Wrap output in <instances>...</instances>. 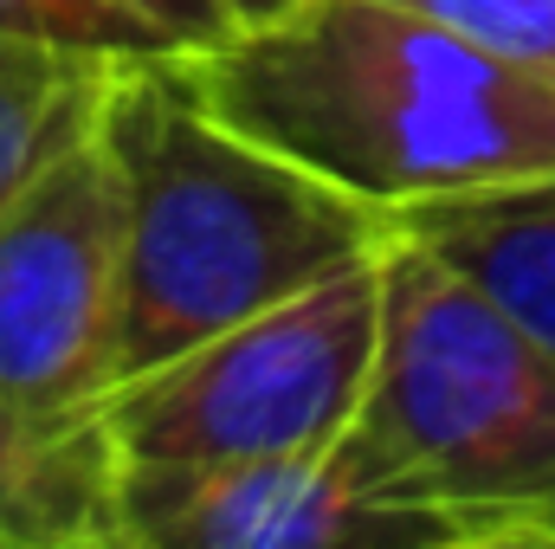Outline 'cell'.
<instances>
[{"mask_svg":"<svg viewBox=\"0 0 555 549\" xmlns=\"http://www.w3.org/2000/svg\"><path fill=\"white\" fill-rule=\"evenodd\" d=\"M188 65L227 124L388 214L555 175V85L401 0H304Z\"/></svg>","mask_w":555,"mask_h":549,"instance_id":"1","label":"cell"},{"mask_svg":"<svg viewBox=\"0 0 555 549\" xmlns=\"http://www.w3.org/2000/svg\"><path fill=\"white\" fill-rule=\"evenodd\" d=\"M98 137L124 181L117 382L382 253L395 233L388 207L227 124L201 98L188 52L124 59Z\"/></svg>","mask_w":555,"mask_h":549,"instance_id":"2","label":"cell"},{"mask_svg":"<svg viewBox=\"0 0 555 549\" xmlns=\"http://www.w3.org/2000/svg\"><path fill=\"white\" fill-rule=\"evenodd\" d=\"M349 446L452 549L555 544V349L401 227L382 240V343Z\"/></svg>","mask_w":555,"mask_h":549,"instance_id":"3","label":"cell"},{"mask_svg":"<svg viewBox=\"0 0 555 549\" xmlns=\"http://www.w3.org/2000/svg\"><path fill=\"white\" fill-rule=\"evenodd\" d=\"M382 343V253L317 278L104 395L124 459L323 452L369 395Z\"/></svg>","mask_w":555,"mask_h":549,"instance_id":"4","label":"cell"},{"mask_svg":"<svg viewBox=\"0 0 555 549\" xmlns=\"http://www.w3.org/2000/svg\"><path fill=\"white\" fill-rule=\"evenodd\" d=\"M124 349V181L78 137L0 214V395L98 413Z\"/></svg>","mask_w":555,"mask_h":549,"instance_id":"5","label":"cell"},{"mask_svg":"<svg viewBox=\"0 0 555 549\" xmlns=\"http://www.w3.org/2000/svg\"><path fill=\"white\" fill-rule=\"evenodd\" d=\"M124 549H452V531L401 505L349 446L272 459H124Z\"/></svg>","mask_w":555,"mask_h":549,"instance_id":"6","label":"cell"},{"mask_svg":"<svg viewBox=\"0 0 555 549\" xmlns=\"http://www.w3.org/2000/svg\"><path fill=\"white\" fill-rule=\"evenodd\" d=\"M124 452L98 413L0 395V549H124Z\"/></svg>","mask_w":555,"mask_h":549,"instance_id":"7","label":"cell"},{"mask_svg":"<svg viewBox=\"0 0 555 549\" xmlns=\"http://www.w3.org/2000/svg\"><path fill=\"white\" fill-rule=\"evenodd\" d=\"M395 227L426 240L439 259H452L537 343L555 349V175L485 188V194L414 201V207H395Z\"/></svg>","mask_w":555,"mask_h":549,"instance_id":"8","label":"cell"},{"mask_svg":"<svg viewBox=\"0 0 555 549\" xmlns=\"http://www.w3.org/2000/svg\"><path fill=\"white\" fill-rule=\"evenodd\" d=\"M124 59H85L0 33V214L72 149L98 130L104 85Z\"/></svg>","mask_w":555,"mask_h":549,"instance_id":"9","label":"cell"},{"mask_svg":"<svg viewBox=\"0 0 555 549\" xmlns=\"http://www.w3.org/2000/svg\"><path fill=\"white\" fill-rule=\"evenodd\" d=\"M0 33L85 52V59H149L175 52L155 20H142L130 0H0Z\"/></svg>","mask_w":555,"mask_h":549,"instance_id":"10","label":"cell"},{"mask_svg":"<svg viewBox=\"0 0 555 549\" xmlns=\"http://www.w3.org/2000/svg\"><path fill=\"white\" fill-rule=\"evenodd\" d=\"M426 20L465 33L472 46L498 52L504 65L555 85V0H401Z\"/></svg>","mask_w":555,"mask_h":549,"instance_id":"11","label":"cell"},{"mask_svg":"<svg viewBox=\"0 0 555 549\" xmlns=\"http://www.w3.org/2000/svg\"><path fill=\"white\" fill-rule=\"evenodd\" d=\"M130 7L168 33L175 52H214L233 33V20L220 13V0H130Z\"/></svg>","mask_w":555,"mask_h":549,"instance_id":"12","label":"cell"},{"mask_svg":"<svg viewBox=\"0 0 555 549\" xmlns=\"http://www.w3.org/2000/svg\"><path fill=\"white\" fill-rule=\"evenodd\" d=\"M304 0H220V13L233 20V33H253V26H272L284 13H297Z\"/></svg>","mask_w":555,"mask_h":549,"instance_id":"13","label":"cell"}]
</instances>
